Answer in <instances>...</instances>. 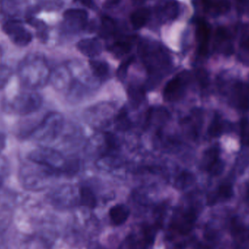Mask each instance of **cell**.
Returning <instances> with one entry per match:
<instances>
[{"label":"cell","instance_id":"obj_13","mask_svg":"<svg viewBox=\"0 0 249 249\" xmlns=\"http://www.w3.org/2000/svg\"><path fill=\"white\" fill-rule=\"evenodd\" d=\"M87 12L83 9H69L64 13V20L71 27L75 29H84L87 24Z\"/></svg>","mask_w":249,"mask_h":249},{"label":"cell","instance_id":"obj_26","mask_svg":"<svg viewBox=\"0 0 249 249\" xmlns=\"http://www.w3.org/2000/svg\"><path fill=\"white\" fill-rule=\"evenodd\" d=\"M195 177L189 172H183L181 175L178 176L176 181L177 188L184 189L190 187L194 183Z\"/></svg>","mask_w":249,"mask_h":249},{"label":"cell","instance_id":"obj_23","mask_svg":"<svg viewBox=\"0 0 249 249\" xmlns=\"http://www.w3.org/2000/svg\"><path fill=\"white\" fill-rule=\"evenodd\" d=\"M231 8V3L229 0H218L216 1H212L207 10L213 12L216 15H222L228 13Z\"/></svg>","mask_w":249,"mask_h":249},{"label":"cell","instance_id":"obj_2","mask_svg":"<svg viewBox=\"0 0 249 249\" xmlns=\"http://www.w3.org/2000/svg\"><path fill=\"white\" fill-rule=\"evenodd\" d=\"M42 105L39 93L28 90L20 92L6 102L5 109L8 112L20 116H27L37 112Z\"/></svg>","mask_w":249,"mask_h":249},{"label":"cell","instance_id":"obj_25","mask_svg":"<svg viewBox=\"0 0 249 249\" xmlns=\"http://www.w3.org/2000/svg\"><path fill=\"white\" fill-rule=\"evenodd\" d=\"M129 98L133 105H138L142 102L144 98V92L143 89L137 86H132L128 89Z\"/></svg>","mask_w":249,"mask_h":249},{"label":"cell","instance_id":"obj_16","mask_svg":"<svg viewBox=\"0 0 249 249\" xmlns=\"http://www.w3.org/2000/svg\"><path fill=\"white\" fill-rule=\"evenodd\" d=\"M158 225H146L142 227L141 231V239L139 241L141 249H150L155 244V238L158 232Z\"/></svg>","mask_w":249,"mask_h":249},{"label":"cell","instance_id":"obj_10","mask_svg":"<svg viewBox=\"0 0 249 249\" xmlns=\"http://www.w3.org/2000/svg\"><path fill=\"white\" fill-rule=\"evenodd\" d=\"M155 14L161 23L174 21L179 14L177 0H158L155 5Z\"/></svg>","mask_w":249,"mask_h":249},{"label":"cell","instance_id":"obj_15","mask_svg":"<svg viewBox=\"0 0 249 249\" xmlns=\"http://www.w3.org/2000/svg\"><path fill=\"white\" fill-rule=\"evenodd\" d=\"M196 38L198 43V52L201 55H206L209 51V40H210V29L204 20H201L197 23L196 29Z\"/></svg>","mask_w":249,"mask_h":249},{"label":"cell","instance_id":"obj_12","mask_svg":"<svg viewBox=\"0 0 249 249\" xmlns=\"http://www.w3.org/2000/svg\"><path fill=\"white\" fill-rule=\"evenodd\" d=\"M233 186L229 181H225L218 186L214 191L209 193L207 196V204L210 206L218 203L228 201L233 197Z\"/></svg>","mask_w":249,"mask_h":249},{"label":"cell","instance_id":"obj_30","mask_svg":"<svg viewBox=\"0 0 249 249\" xmlns=\"http://www.w3.org/2000/svg\"><path fill=\"white\" fill-rule=\"evenodd\" d=\"M130 121L127 118V111L125 108L121 109L116 119V125L121 130H127L130 127Z\"/></svg>","mask_w":249,"mask_h":249},{"label":"cell","instance_id":"obj_22","mask_svg":"<svg viewBox=\"0 0 249 249\" xmlns=\"http://www.w3.org/2000/svg\"><path fill=\"white\" fill-rule=\"evenodd\" d=\"M225 130V124L222 118L218 114H216L209 127V135L211 137H219Z\"/></svg>","mask_w":249,"mask_h":249},{"label":"cell","instance_id":"obj_11","mask_svg":"<svg viewBox=\"0 0 249 249\" xmlns=\"http://www.w3.org/2000/svg\"><path fill=\"white\" fill-rule=\"evenodd\" d=\"M232 105L241 112L249 110V86L244 82L234 84L231 94Z\"/></svg>","mask_w":249,"mask_h":249},{"label":"cell","instance_id":"obj_19","mask_svg":"<svg viewBox=\"0 0 249 249\" xmlns=\"http://www.w3.org/2000/svg\"><path fill=\"white\" fill-rule=\"evenodd\" d=\"M80 200L82 204L89 209H95L97 205V200L93 192L89 187H82L80 190Z\"/></svg>","mask_w":249,"mask_h":249},{"label":"cell","instance_id":"obj_3","mask_svg":"<svg viewBox=\"0 0 249 249\" xmlns=\"http://www.w3.org/2000/svg\"><path fill=\"white\" fill-rule=\"evenodd\" d=\"M48 170L50 169L29 160L22 164L19 168V181L28 191H39L45 187Z\"/></svg>","mask_w":249,"mask_h":249},{"label":"cell","instance_id":"obj_27","mask_svg":"<svg viewBox=\"0 0 249 249\" xmlns=\"http://www.w3.org/2000/svg\"><path fill=\"white\" fill-rule=\"evenodd\" d=\"M230 32L227 28L219 26L215 32L214 41L216 46L219 47L222 44L229 40Z\"/></svg>","mask_w":249,"mask_h":249},{"label":"cell","instance_id":"obj_38","mask_svg":"<svg viewBox=\"0 0 249 249\" xmlns=\"http://www.w3.org/2000/svg\"><path fill=\"white\" fill-rule=\"evenodd\" d=\"M238 1V4L241 6H244L247 4L248 2V0H237Z\"/></svg>","mask_w":249,"mask_h":249},{"label":"cell","instance_id":"obj_39","mask_svg":"<svg viewBox=\"0 0 249 249\" xmlns=\"http://www.w3.org/2000/svg\"><path fill=\"white\" fill-rule=\"evenodd\" d=\"M3 177H0V190H1V187H2L3 185Z\"/></svg>","mask_w":249,"mask_h":249},{"label":"cell","instance_id":"obj_31","mask_svg":"<svg viewBox=\"0 0 249 249\" xmlns=\"http://www.w3.org/2000/svg\"><path fill=\"white\" fill-rule=\"evenodd\" d=\"M241 142L245 146H249V122L244 119L241 124Z\"/></svg>","mask_w":249,"mask_h":249},{"label":"cell","instance_id":"obj_20","mask_svg":"<svg viewBox=\"0 0 249 249\" xmlns=\"http://www.w3.org/2000/svg\"><path fill=\"white\" fill-rule=\"evenodd\" d=\"M133 39H124L118 41L111 47V52L118 57H121L129 53L133 45Z\"/></svg>","mask_w":249,"mask_h":249},{"label":"cell","instance_id":"obj_33","mask_svg":"<svg viewBox=\"0 0 249 249\" xmlns=\"http://www.w3.org/2000/svg\"><path fill=\"white\" fill-rule=\"evenodd\" d=\"M197 80L202 88H206L209 84V77L204 70H199L197 74Z\"/></svg>","mask_w":249,"mask_h":249},{"label":"cell","instance_id":"obj_18","mask_svg":"<svg viewBox=\"0 0 249 249\" xmlns=\"http://www.w3.org/2000/svg\"><path fill=\"white\" fill-rule=\"evenodd\" d=\"M150 17V11L146 7L135 10L130 16V23L134 29H140L145 26Z\"/></svg>","mask_w":249,"mask_h":249},{"label":"cell","instance_id":"obj_34","mask_svg":"<svg viewBox=\"0 0 249 249\" xmlns=\"http://www.w3.org/2000/svg\"><path fill=\"white\" fill-rule=\"evenodd\" d=\"M243 200L249 210V181L246 183L243 189Z\"/></svg>","mask_w":249,"mask_h":249},{"label":"cell","instance_id":"obj_21","mask_svg":"<svg viewBox=\"0 0 249 249\" xmlns=\"http://www.w3.org/2000/svg\"><path fill=\"white\" fill-rule=\"evenodd\" d=\"M90 68L93 74L99 78H105L109 73V65L105 61L99 60H90Z\"/></svg>","mask_w":249,"mask_h":249},{"label":"cell","instance_id":"obj_4","mask_svg":"<svg viewBox=\"0 0 249 249\" xmlns=\"http://www.w3.org/2000/svg\"><path fill=\"white\" fill-rule=\"evenodd\" d=\"M62 124V116L60 114L51 112L45 115L41 122L33 128H31L26 136L36 142H50L58 136Z\"/></svg>","mask_w":249,"mask_h":249},{"label":"cell","instance_id":"obj_7","mask_svg":"<svg viewBox=\"0 0 249 249\" xmlns=\"http://www.w3.org/2000/svg\"><path fill=\"white\" fill-rule=\"evenodd\" d=\"M188 81L189 73L187 71H181L180 74L168 82L164 88V99L167 102L178 100L184 94Z\"/></svg>","mask_w":249,"mask_h":249},{"label":"cell","instance_id":"obj_8","mask_svg":"<svg viewBox=\"0 0 249 249\" xmlns=\"http://www.w3.org/2000/svg\"><path fill=\"white\" fill-rule=\"evenodd\" d=\"M219 148L213 146L205 151L202 158V168L213 177L219 176L225 168V163L219 158Z\"/></svg>","mask_w":249,"mask_h":249},{"label":"cell","instance_id":"obj_29","mask_svg":"<svg viewBox=\"0 0 249 249\" xmlns=\"http://www.w3.org/2000/svg\"><path fill=\"white\" fill-rule=\"evenodd\" d=\"M133 61H134V56L128 57V58L124 60V61L121 63L120 67H118V71H117V76H118V78L120 80H121V81H123V80H124V79L126 78L129 67L133 64Z\"/></svg>","mask_w":249,"mask_h":249},{"label":"cell","instance_id":"obj_28","mask_svg":"<svg viewBox=\"0 0 249 249\" xmlns=\"http://www.w3.org/2000/svg\"><path fill=\"white\" fill-rule=\"evenodd\" d=\"M12 74V70L7 66L0 64V90L7 86L11 79Z\"/></svg>","mask_w":249,"mask_h":249},{"label":"cell","instance_id":"obj_14","mask_svg":"<svg viewBox=\"0 0 249 249\" xmlns=\"http://www.w3.org/2000/svg\"><path fill=\"white\" fill-rule=\"evenodd\" d=\"M77 49L83 55L89 58H94L101 54L102 44L98 38H87L77 43Z\"/></svg>","mask_w":249,"mask_h":249},{"label":"cell","instance_id":"obj_32","mask_svg":"<svg viewBox=\"0 0 249 249\" xmlns=\"http://www.w3.org/2000/svg\"><path fill=\"white\" fill-rule=\"evenodd\" d=\"M10 173V164L8 160L0 155V177H4Z\"/></svg>","mask_w":249,"mask_h":249},{"label":"cell","instance_id":"obj_24","mask_svg":"<svg viewBox=\"0 0 249 249\" xmlns=\"http://www.w3.org/2000/svg\"><path fill=\"white\" fill-rule=\"evenodd\" d=\"M116 26L115 22L111 18L105 16L102 18L101 25L100 36L103 38H109L115 33Z\"/></svg>","mask_w":249,"mask_h":249},{"label":"cell","instance_id":"obj_1","mask_svg":"<svg viewBox=\"0 0 249 249\" xmlns=\"http://www.w3.org/2000/svg\"><path fill=\"white\" fill-rule=\"evenodd\" d=\"M49 77V70L39 57H28L20 63L18 69L19 82L27 90H35L43 87Z\"/></svg>","mask_w":249,"mask_h":249},{"label":"cell","instance_id":"obj_37","mask_svg":"<svg viewBox=\"0 0 249 249\" xmlns=\"http://www.w3.org/2000/svg\"><path fill=\"white\" fill-rule=\"evenodd\" d=\"M244 48L249 52V36L245 41H244Z\"/></svg>","mask_w":249,"mask_h":249},{"label":"cell","instance_id":"obj_6","mask_svg":"<svg viewBox=\"0 0 249 249\" xmlns=\"http://www.w3.org/2000/svg\"><path fill=\"white\" fill-rule=\"evenodd\" d=\"M28 160L50 170H58L64 166L61 155L56 151L46 147H39L31 151L28 155Z\"/></svg>","mask_w":249,"mask_h":249},{"label":"cell","instance_id":"obj_35","mask_svg":"<svg viewBox=\"0 0 249 249\" xmlns=\"http://www.w3.org/2000/svg\"><path fill=\"white\" fill-rule=\"evenodd\" d=\"M7 146V136L2 132L0 131V155Z\"/></svg>","mask_w":249,"mask_h":249},{"label":"cell","instance_id":"obj_36","mask_svg":"<svg viewBox=\"0 0 249 249\" xmlns=\"http://www.w3.org/2000/svg\"><path fill=\"white\" fill-rule=\"evenodd\" d=\"M74 1H79L83 5L89 7V8H91L94 5V0H74Z\"/></svg>","mask_w":249,"mask_h":249},{"label":"cell","instance_id":"obj_17","mask_svg":"<svg viewBox=\"0 0 249 249\" xmlns=\"http://www.w3.org/2000/svg\"><path fill=\"white\" fill-rule=\"evenodd\" d=\"M109 216L111 222L115 226H121L128 219L130 210L125 205H115L109 210Z\"/></svg>","mask_w":249,"mask_h":249},{"label":"cell","instance_id":"obj_5","mask_svg":"<svg viewBox=\"0 0 249 249\" xmlns=\"http://www.w3.org/2000/svg\"><path fill=\"white\" fill-rule=\"evenodd\" d=\"M197 219L198 213L194 208L178 211L171 218L170 231L175 235L185 236L194 229Z\"/></svg>","mask_w":249,"mask_h":249},{"label":"cell","instance_id":"obj_9","mask_svg":"<svg viewBox=\"0 0 249 249\" xmlns=\"http://www.w3.org/2000/svg\"><path fill=\"white\" fill-rule=\"evenodd\" d=\"M3 29L11 40L18 46H26L32 41L30 32L25 29L20 21L10 20L4 24Z\"/></svg>","mask_w":249,"mask_h":249}]
</instances>
